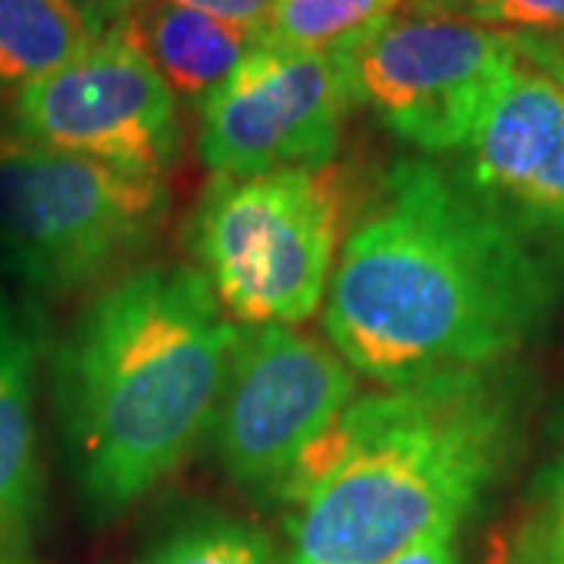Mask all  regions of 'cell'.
Here are the masks:
<instances>
[{"label": "cell", "mask_w": 564, "mask_h": 564, "mask_svg": "<svg viewBox=\"0 0 564 564\" xmlns=\"http://www.w3.org/2000/svg\"><path fill=\"white\" fill-rule=\"evenodd\" d=\"M170 3H180L188 10L207 13L214 20L229 22L254 39L263 32V25L270 20V7H273V0H170Z\"/></svg>", "instance_id": "cell-18"}, {"label": "cell", "mask_w": 564, "mask_h": 564, "mask_svg": "<svg viewBox=\"0 0 564 564\" xmlns=\"http://www.w3.org/2000/svg\"><path fill=\"white\" fill-rule=\"evenodd\" d=\"M421 10L502 32H564V0H421Z\"/></svg>", "instance_id": "cell-17"}, {"label": "cell", "mask_w": 564, "mask_h": 564, "mask_svg": "<svg viewBox=\"0 0 564 564\" xmlns=\"http://www.w3.org/2000/svg\"><path fill=\"white\" fill-rule=\"evenodd\" d=\"M333 51H295L258 39L202 107L198 154L214 176L329 166L348 110Z\"/></svg>", "instance_id": "cell-9"}, {"label": "cell", "mask_w": 564, "mask_h": 564, "mask_svg": "<svg viewBox=\"0 0 564 564\" xmlns=\"http://www.w3.org/2000/svg\"><path fill=\"white\" fill-rule=\"evenodd\" d=\"M120 32L161 73L173 98L202 110L236 73L254 35L170 0H139Z\"/></svg>", "instance_id": "cell-12"}, {"label": "cell", "mask_w": 564, "mask_h": 564, "mask_svg": "<svg viewBox=\"0 0 564 564\" xmlns=\"http://www.w3.org/2000/svg\"><path fill=\"white\" fill-rule=\"evenodd\" d=\"M141 564H276V552L251 524L207 518L163 536Z\"/></svg>", "instance_id": "cell-15"}, {"label": "cell", "mask_w": 564, "mask_h": 564, "mask_svg": "<svg viewBox=\"0 0 564 564\" xmlns=\"http://www.w3.org/2000/svg\"><path fill=\"white\" fill-rule=\"evenodd\" d=\"M236 336L195 267H135L88 302L51 380L63 455L91 518H120L202 443Z\"/></svg>", "instance_id": "cell-3"}, {"label": "cell", "mask_w": 564, "mask_h": 564, "mask_svg": "<svg viewBox=\"0 0 564 564\" xmlns=\"http://www.w3.org/2000/svg\"><path fill=\"white\" fill-rule=\"evenodd\" d=\"M355 402V370L292 326H239L210 445L258 502H285L302 467Z\"/></svg>", "instance_id": "cell-6"}, {"label": "cell", "mask_w": 564, "mask_h": 564, "mask_svg": "<svg viewBox=\"0 0 564 564\" xmlns=\"http://www.w3.org/2000/svg\"><path fill=\"white\" fill-rule=\"evenodd\" d=\"M339 202L329 166L214 176L188 220V254L239 326H295L326 302Z\"/></svg>", "instance_id": "cell-5"}, {"label": "cell", "mask_w": 564, "mask_h": 564, "mask_svg": "<svg viewBox=\"0 0 564 564\" xmlns=\"http://www.w3.org/2000/svg\"><path fill=\"white\" fill-rule=\"evenodd\" d=\"M414 0H273L263 39L295 51H336Z\"/></svg>", "instance_id": "cell-14"}, {"label": "cell", "mask_w": 564, "mask_h": 564, "mask_svg": "<svg viewBox=\"0 0 564 564\" xmlns=\"http://www.w3.org/2000/svg\"><path fill=\"white\" fill-rule=\"evenodd\" d=\"M7 129L44 148L144 176H163L182 144L173 91L120 29L13 95Z\"/></svg>", "instance_id": "cell-8"}, {"label": "cell", "mask_w": 564, "mask_h": 564, "mask_svg": "<svg viewBox=\"0 0 564 564\" xmlns=\"http://www.w3.org/2000/svg\"><path fill=\"white\" fill-rule=\"evenodd\" d=\"M47 329L39 307L0 292V549L22 552L44 518L39 386Z\"/></svg>", "instance_id": "cell-11"}, {"label": "cell", "mask_w": 564, "mask_h": 564, "mask_svg": "<svg viewBox=\"0 0 564 564\" xmlns=\"http://www.w3.org/2000/svg\"><path fill=\"white\" fill-rule=\"evenodd\" d=\"M0 564H29L22 558V552H7V549H0Z\"/></svg>", "instance_id": "cell-21"}, {"label": "cell", "mask_w": 564, "mask_h": 564, "mask_svg": "<svg viewBox=\"0 0 564 564\" xmlns=\"http://www.w3.org/2000/svg\"><path fill=\"white\" fill-rule=\"evenodd\" d=\"M508 564H564V436L536 477L518 549Z\"/></svg>", "instance_id": "cell-16"}, {"label": "cell", "mask_w": 564, "mask_h": 564, "mask_svg": "<svg viewBox=\"0 0 564 564\" xmlns=\"http://www.w3.org/2000/svg\"><path fill=\"white\" fill-rule=\"evenodd\" d=\"M66 3L95 29V35H107L129 20L139 0H66Z\"/></svg>", "instance_id": "cell-19"}, {"label": "cell", "mask_w": 564, "mask_h": 564, "mask_svg": "<svg viewBox=\"0 0 564 564\" xmlns=\"http://www.w3.org/2000/svg\"><path fill=\"white\" fill-rule=\"evenodd\" d=\"M452 166L524 232L564 239V44L514 32V51L484 117Z\"/></svg>", "instance_id": "cell-10"}, {"label": "cell", "mask_w": 564, "mask_h": 564, "mask_svg": "<svg viewBox=\"0 0 564 564\" xmlns=\"http://www.w3.org/2000/svg\"><path fill=\"white\" fill-rule=\"evenodd\" d=\"M98 39L66 0H0V95L47 79Z\"/></svg>", "instance_id": "cell-13"}, {"label": "cell", "mask_w": 564, "mask_h": 564, "mask_svg": "<svg viewBox=\"0 0 564 564\" xmlns=\"http://www.w3.org/2000/svg\"><path fill=\"white\" fill-rule=\"evenodd\" d=\"M514 51V32L455 17H408L364 29L333 54L351 107L423 154H458Z\"/></svg>", "instance_id": "cell-7"}, {"label": "cell", "mask_w": 564, "mask_h": 564, "mask_svg": "<svg viewBox=\"0 0 564 564\" xmlns=\"http://www.w3.org/2000/svg\"><path fill=\"white\" fill-rule=\"evenodd\" d=\"M170 210L163 176L0 132V263L25 292L66 299L126 270Z\"/></svg>", "instance_id": "cell-4"}, {"label": "cell", "mask_w": 564, "mask_h": 564, "mask_svg": "<svg viewBox=\"0 0 564 564\" xmlns=\"http://www.w3.org/2000/svg\"><path fill=\"white\" fill-rule=\"evenodd\" d=\"M549 242L505 220L462 176L392 163L333 267L323 329L355 373L408 386L505 367L558 311Z\"/></svg>", "instance_id": "cell-1"}, {"label": "cell", "mask_w": 564, "mask_h": 564, "mask_svg": "<svg viewBox=\"0 0 564 564\" xmlns=\"http://www.w3.org/2000/svg\"><path fill=\"white\" fill-rule=\"evenodd\" d=\"M524 423L511 364L355 395L285 499L289 564H386L458 536L518 458Z\"/></svg>", "instance_id": "cell-2"}, {"label": "cell", "mask_w": 564, "mask_h": 564, "mask_svg": "<svg viewBox=\"0 0 564 564\" xmlns=\"http://www.w3.org/2000/svg\"><path fill=\"white\" fill-rule=\"evenodd\" d=\"M386 564H458V545H455V536H430L399 552Z\"/></svg>", "instance_id": "cell-20"}]
</instances>
